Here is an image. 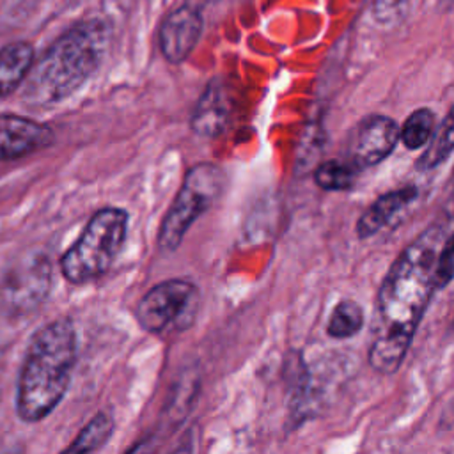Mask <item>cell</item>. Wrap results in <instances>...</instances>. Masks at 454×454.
I'll return each instance as SVG.
<instances>
[{"mask_svg": "<svg viewBox=\"0 0 454 454\" xmlns=\"http://www.w3.org/2000/svg\"><path fill=\"white\" fill-rule=\"evenodd\" d=\"M447 234L429 225L401 250L388 268L376 298V316L369 346V365L394 374L411 346L422 316L436 291V262Z\"/></svg>", "mask_w": 454, "mask_h": 454, "instance_id": "obj_1", "label": "cell"}, {"mask_svg": "<svg viewBox=\"0 0 454 454\" xmlns=\"http://www.w3.org/2000/svg\"><path fill=\"white\" fill-rule=\"evenodd\" d=\"M110 41L112 27L105 20H80L71 25L34 60L25 80L23 101L48 106L73 96L101 67Z\"/></svg>", "mask_w": 454, "mask_h": 454, "instance_id": "obj_2", "label": "cell"}, {"mask_svg": "<svg viewBox=\"0 0 454 454\" xmlns=\"http://www.w3.org/2000/svg\"><path fill=\"white\" fill-rule=\"evenodd\" d=\"M76 358L78 335L69 317H57L32 335L16 383L20 420L37 424L62 403L73 380Z\"/></svg>", "mask_w": 454, "mask_h": 454, "instance_id": "obj_3", "label": "cell"}, {"mask_svg": "<svg viewBox=\"0 0 454 454\" xmlns=\"http://www.w3.org/2000/svg\"><path fill=\"white\" fill-rule=\"evenodd\" d=\"M129 215L122 207L98 209L74 243L62 254L59 268L73 286L90 284L108 273L128 236Z\"/></svg>", "mask_w": 454, "mask_h": 454, "instance_id": "obj_4", "label": "cell"}, {"mask_svg": "<svg viewBox=\"0 0 454 454\" xmlns=\"http://www.w3.org/2000/svg\"><path fill=\"white\" fill-rule=\"evenodd\" d=\"M225 184V172L218 165L200 161L190 167L161 220L158 248L165 254L176 252L193 222L220 199Z\"/></svg>", "mask_w": 454, "mask_h": 454, "instance_id": "obj_5", "label": "cell"}, {"mask_svg": "<svg viewBox=\"0 0 454 454\" xmlns=\"http://www.w3.org/2000/svg\"><path fill=\"white\" fill-rule=\"evenodd\" d=\"M53 287V262L44 250L18 255L0 277V312L11 319L34 314Z\"/></svg>", "mask_w": 454, "mask_h": 454, "instance_id": "obj_6", "label": "cell"}, {"mask_svg": "<svg viewBox=\"0 0 454 454\" xmlns=\"http://www.w3.org/2000/svg\"><path fill=\"white\" fill-rule=\"evenodd\" d=\"M200 303L199 287L184 278H168L153 286L137 303L138 325L149 333L190 328Z\"/></svg>", "mask_w": 454, "mask_h": 454, "instance_id": "obj_7", "label": "cell"}, {"mask_svg": "<svg viewBox=\"0 0 454 454\" xmlns=\"http://www.w3.org/2000/svg\"><path fill=\"white\" fill-rule=\"evenodd\" d=\"M399 142V124L381 114L364 117L349 138L348 158L358 170L381 163Z\"/></svg>", "mask_w": 454, "mask_h": 454, "instance_id": "obj_8", "label": "cell"}, {"mask_svg": "<svg viewBox=\"0 0 454 454\" xmlns=\"http://www.w3.org/2000/svg\"><path fill=\"white\" fill-rule=\"evenodd\" d=\"M53 129L30 117L0 114V161H14L50 147Z\"/></svg>", "mask_w": 454, "mask_h": 454, "instance_id": "obj_9", "label": "cell"}, {"mask_svg": "<svg viewBox=\"0 0 454 454\" xmlns=\"http://www.w3.org/2000/svg\"><path fill=\"white\" fill-rule=\"evenodd\" d=\"M202 34V16L197 9L183 5L168 12L158 30V44L168 64H181L197 46Z\"/></svg>", "mask_w": 454, "mask_h": 454, "instance_id": "obj_10", "label": "cell"}, {"mask_svg": "<svg viewBox=\"0 0 454 454\" xmlns=\"http://www.w3.org/2000/svg\"><path fill=\"white\" fill-rule=\"evenodd\" d=\"M229 119H231V106H229L225 89L218 80H213L204 89L202 96L199 98L192 112L190 128L199 137L215 138L227 129Z\"/></svg>", "mask_w": 454, "mask_h": 454, "instance_id": "obj_11", "label": "cell"}, {"mask_svg": "<svg viewBox=\"0 0 454 454\" xmlns=\"http://www.w3.org/2000/svg\"><path fill=\"white\" fill-rule=\"evenodd\" d=\"M419 195L415 186H401L380 195L358 218L356 236L360 239H369L380 232L401 209L411 204Z\"/></svg>", "mask_w": 454, "mask_h": 454, "instance_id": "obj_12", "label": "cell"}, {"mask_svg": "<svg viewBox=\"0 0 454 454\" xmlns=\"http://www.w3.org/2000/svg\"><path fill=\"white\" fill-rule=\"evenodd\" d=\"M34 60L35 51L28 41H14L0 48V99L25 83Z\"/></svg>", "mask_w": 454, "mask_h": 454, "instance_id": "obj_13", "label": "cell"}, {"mask_svg": "<svg viewBox=\"0 0 454 454\" xmlns=\"http://www.w3.org/2000/svg\"><path fill=\"white\" fill-rule=\"evenodd\" d=\"M454 151V105L440 122L434 126L429 142L426 144L424 153L417 160V168L422 172L433 170L442 165Z\"/></svg>", "mask_w": 454, "mask_h": 454, "instance_id": "obj_14", "label": "cell"}, {"mask_svg": "<svg viewBox=\"0 0 454 454\" xmlns=\"http://www.w3.org/2000/svg\"><path fill=\"white\" fill-rule=\"evenodd\" d=\"M114 433V417L108 411H98L82 427L74 440L64 449L66 452H94L99 450Z\"/></svg>", "mask_w": 454, "mask_h": 454, "instance_id": "obj_15", "label": "cell"}, {"mask_svg": "<svg viewBox=\"0 0 454 454\" xmlns=\"http://www.w3.org/2000/svg\"><path fill=\"white\" fill-rule=\"evenodd\" d=\"M362 326H364V310L360 303L351 298H344L333 307L326 323V333L332 339L344 340V339L355 337L362 330Z\"/></svg>", "mask_w": 454, "mask_h": 454, "instance_id": "obj_16", "label": "cell"}, {"mask_svg": "<svg viewBox=\"0 0 454 454\" xmlns=\"http://www.w3.org/2000/svg\"><path fill=\"white\" fill-rule=\"evenodd\" d=\"M358 172L349 160H328L316 167L314 183L326 192H342L353 186Z\"/></svg>", "mask_w": 454, "mask_h": 454, "instance_id": "obj_17", "label": "cell"}, {"mask_svg": "<svg viewBox=\"0 0 454 454\" xmlns=\"http://www.w3.org/2000/svg\"><path fill=\"white\" fill-rule=\"evenodd\" d=\"M434 129V112L429 108L413 110L404 124L399 128V140L406 149L415 151L419 147H426Z\"/></svg>", "mask_w": 454, "mask_h": 454, "instance_id": "obj_18", "label": "cell"}, {"mask_svg": "<svg viewBox=\"0 0 454 454\" xmlns=\"http://www.w3.org/2000/svg\"><path fill=\"white\" fill-rule=\"evenodd\" d=\"M454 278V232L445 238L436 262V289L449 286Z\"/></svg>", "mask_w": 454, "mask_h": 454, "instance_id": "obj_19", "label": "cell"}, {"mask_svg": "<svg viewBox=\"0 0 454 454\" xmlns=\"http://www.w3.org/2000/svg\"><path fill=\"white\" fill-rule=\"evenodd\" d=\"M450 206H452V211H454V192H452V199H450Z\"/></svg>", "mask_w": 454, "mask_h": 454, "instance_id": "obj_20", "label": "cell"}]
</instances>
